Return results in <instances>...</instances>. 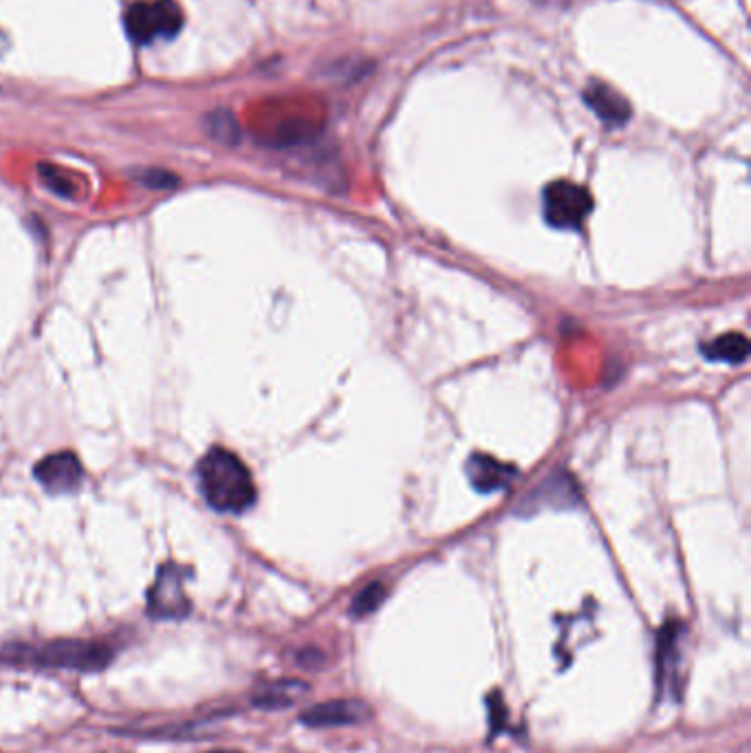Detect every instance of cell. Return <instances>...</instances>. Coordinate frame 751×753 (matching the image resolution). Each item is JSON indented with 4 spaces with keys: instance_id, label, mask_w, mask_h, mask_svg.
Masks as SVG:
<instances>
[{
    "instance_id": "5",
    "label": "cell",
    "mask_w": 751,
    "mask_h": 753,
    "mask_svg": "<svg viewBox=\"0 0 751 753\" xmlns=\"http://www.w3.org/2000/svg\"><path fill=\"white\" fill-rule=\"evenodd\" d=\"M189 568L168 563L160 566L157 577L148 590V615L153 619H184L192 610L186 581L189 579Z\"/></svg>"
},
{
    "instance_id": "8",
    "label": "cell",
    "mask_w": 751,
    "mask_h": 753,
    "mask_svg": "<svg viewBox=\"0 0 751 753\" xmlns=\"http://www.w3.org/2000/svg\"><path fill=\"white\" fill-rule=\"evenodd\" d=\"M465 474L470 485L479 492V494H496L505 487H510L516 476L518 470L510 463H503L490 454H472L465 463Z\"/></svg>"
},
{
    "instance_id": "12",
    "label": "cell",
    "mask_w": 751,
    "mask_h": 753,
    "mask_svg": "<svg viewBox=\"0 0 751 753\" xmlns=\"http://www.w3.org/2000/svg\"><path fill=\"white\" fill-rule=\"evenodd\" d=\"M552 483V494L545 489V485H541L527 501L525 505H536L534 509H545V507H554V509H564V507H573L577 503V485L564 476V474H554L549 478Z\"/></svg>"
},
{
    "instance_id": "1",
    "label": "cell",
    "mask_w": 751,
    "mask_h": 753,
    "mask_svg": "<svg viewBox=\"0 0 751 753\" xmlns=\"http://www.w3.org/2000/svg\"><path fill=\"white\" fill-rule=\"evenodd\" d=\"M207 505L220 514H245L256 503V485L247 465L225 447H212L196 467Z\"/></svg>"
},
{
    "instance_id": "3",
    "label": "cell",
    "mask_w": 751,
    "mask_h": 753,
    "mask_svg": "<svg viewBox=\"0 0 751 753\" xmlns=\"http://www.w3.org/2000/svg\"><path fill=\"white\" fill-rule=\"evenodd\" d=\"M124 27L137 44L173 40L184 29V11L175 0H135L124 13Z\"/></svg>"
},
{
    "instance_id": "6",
    "label": "cell",
    "mask_w": 751,
    "mask_h": 753,
    "mask_svg": "<svg viewBox=\"0 0 751 753\" xmlns=\"http://www.w3.org/2000/svg\"><path fill=\"white\" fill-rule=\"evenodd\" d=\"M35 481L51 494H69L80 487L84 467L73 452H55L35 463Z\"/></svg>"
},
{
    "instance_id": "16",
    "label": "cell",
    "mask_w": 751,
    "mask_h": 753,
    "mask_svg": "<svg viewBox=\"0 0 751 753\" xmlns=\"http://www.w3.org/2000/svg\"><path fill=\"white\" fill-rule=\"evenodd\" d=\"M137 179H140L146 188L153 189H171L179 186V179H177L173 173L162 171V168H148V171L140 173Z\"/></svg>"
},
{
    "instance_id": "2",
    "label": "cell",
    "mask_w": 751,
    "mask_h": 753,
    "mask_svg": "<svg viewBox=\"0 0 751 753\" xmlns=\"http://www.w3.org/2000/svg\"><path fill=\"white\" fill-rule=\"evenodd\" d=\"M0 659L11 666L100 672L113 661V650L106 643L91 639H55L35 646L11 643L2 650Z\"/></svg>"
},
{
    "instance_id": "17",
    "label": "cell",
    "mask_w": 751,
    "mask_h": 753,
    "mask_svg": "<svg viewBox=\"0 0 751 753\" xmlns=\"http://www.w3.org/2000/svg\"><path fill=\"white\" fill-rule=\"evenodd\" d=\"M40 177H42V182H44V186L47 188L53 189L55 194H60V196H71V192H73V186H71V182L69 179H64L55 168H49V166H40Z\"/></svg>"
},
{
    "instance_id": "15",
    "label": "cell",
    "mask_w": 751,
    "mask_h": 753,
    "mask_svg": "<svg viewBox=\"0 0 751 753\" xmlns=\"http://www.w3.org/2000/svg\"><path fill=\"white\" fill-rule=\"evenodd\" d=\"M383 599H385V586L381 581H373L356 595V599L351 604V615L358 617V619L369 617L383 604Z\"/></svg>"
},
{
    "instance_id": "20",
    "label": "cell",
    "mask_w": 751,
    "mask_h": 753,
    "mask_svg": "<svg viewBox=\"0 0 751 753\" xmlns=\"http://www.w3.org/2000/svg\"><path fill=\"white\" fill-rule=\"evenodd\" d=\"M207 753H240V752H232V750H214V752Z\"/></svg>"
},
{
    "instance_id": "14",
    "label": "cell",
    "mask_w": 751,
    "mask_h": 753,
    "mask_svg": "<svg viewBox=\"0 0 751 753\" xmlns=\"http://www.w3.org/2000/svg\"><path fill=\"white\" fill-rule=\"evenodd\" d=\"M677 639H679V623H666L659 630V639H657V672H659V683H663V677L670 670V657L675 654Z\"/></svg>"
},
{
    "instance_id": "11",
    "label": "cell",
    "mask_w": 751,
    "mask_h": 753,
    "mask_svg": "<svg viewBox=\"0 0 751 753\" xmlns=\"http://www.w3.org/2000/svg\"><path fill=\"white\" fill-rule=\"evenodd\" d=\"M701 353L714 364H743L750 355V342L743 333H726L703 344Z\"/></svg>"
},
{
    "instance_id": "13",
    "label": "cell",
    "mask_w": 751,
    "mask_h": 753,
    "mask_svg": "<svg viewBox=\"0 0 751 753\" xmlns=\"http://www.w3.org/2000/svg\"><path fill=\"white\" fill-rule=\"evenodd\" d=\"M207 135L223 144H236L240 140V128L229 111H214L205 117Z\"/></svg>"
},
{
    "instance_id": "19",
    "label": "cell",
    "mask_w": 751,
    "mask_h": 753,
    "mask_svg": "<svg viewBox=\"0 0 751 753\" xmlns=\"http://www.w3.org/2000/svg\"><path fill=\"white\" fill-rule=\"evenodd\" d=\"M298 661H300L307 670H311V668L316 670V668L325 661V657H322L318 650H305V652L298 657Z\"/></svg>"
},
{
    "instance_id": "7",
    "label": "cell",
    "mask_w": 751,
    "mask_h": 753,
    "mask_svg": "<svg viewBox=\"0 0 751 753\" xmlns=\"http://www.w3.org/2000/svg\"><path fill=\"white\" fill-rule=\"evenodd\" d=\"M371 708L364 701H327L318 703L300 714V723L307 728H340L360 725L371 719Z\"/></svg>"
},
{
    "instance_id": "18",
    "label": "cell",
    "mask_w": 751,
    "mask_h": 753,
    "mask_svg": "<svg viewBox=\"0 0 751 753\" xmlns=\"http://www.w3.org/2000/svg\"><path fill=\"white\" fill-rule=\"evenodd\" d=\"M487 703H490V719H492V734H496L498 732V728H503L505 725V719H507V710H505V705H503V701H501V697L494 692L490 699H487Z\"/></svg>"
},
{
    "instance_id": "4",
    "label": "cell",
    "mask_w": 751,
    "mask_h": 753,
    "mask_svg": "<svg viewBox=\"0 0 751 753\" xmlns=\"http://www.w3.org/2000/svg\"><path fill=\"white\" fill-rule=\"evenodd\" d=\"M593 212V196L573 182H552L543 189V216L554 229L573 231Z\"/></svg>"
},
{
    "instance_id": "10",
    "label": "cell",
    "mask_w": 751,
    "mask_h": 753,
    "mask_svg": "<svg viewBox=\"0 0 751 753\" xmlns=\"http://www.w3.org/2000/svg\"><path fill=\"white\" fill-rule=\"evenodd\" d=\"M309 694V685L305 681H296V679H280V681H271L265 683L251 699V703L260 710L274 712V710H287L291 705H296L300 699H305Z\"/></svg>"
},
{
    "instance_id": "9",
    "label": "cell",
    "mask_w": 751,
    "mask_h": 753,
    "mask_svg": "<svg viewBox=\"0 0 751 753\" xmlns=\"http://www.w3.org/2000/svg\"><path fill=\"white\" fill-rule=\"evenodd\" d=\"M586 106L606 124V126H624L630 120L628 100L604 82H588L584 91Z\"/></svg>"
}]
</instances>
